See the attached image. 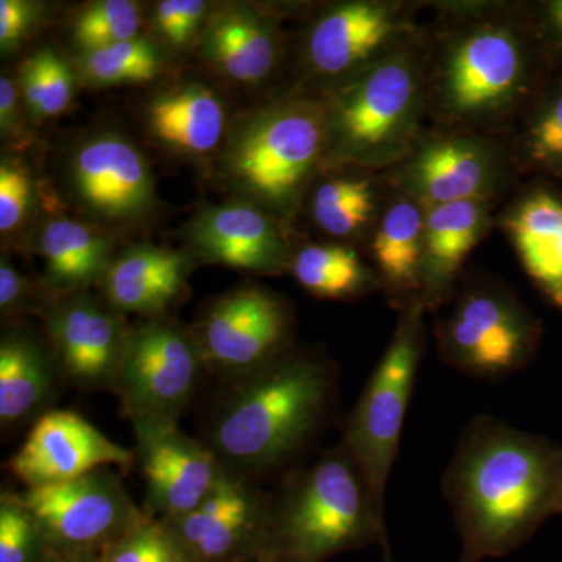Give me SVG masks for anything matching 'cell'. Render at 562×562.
<instances>
[{"label":"cell","instance_id":"18","mask_svg":"<svg viewBox=\"0 0 562 562\" xmlns=\"http://www.w3.org/2000/svg\"><path fill=\"white\" fill-rule=\"evenodd\" d=\"M188 261L179 251L135 247L111 262L103 277L106 299L120 313L158 314L180 297Z\"/></svg>","mask_w":562,"mask_h":562},{"label":"cell","instance_id":"24","mask_svg":"<svg viewBox=\"0 0 562 562\" xmlns=\"http://www.w3.org/2000/svg\"><path fill=\"white\" fill-rule=\"evenodd\" d=\"M40 249L46 260L47 279L57 290H81L103 279L111 265L110 244L101 233L66 217L47 222Z\"/></svg>","mask_w":562,"mask_h":562},{"label":"cell","instance_id":"23","mask_svg":"<svg viewBox=\"0 0 562 562\" xmlns=\"http://www.w3.org/2000/svg\"><path fill=\"white\" fill-rule=\"evenodd\" d=\"M54 362L31 339L9 336L0 344V422L20 424L43 408L57 384Z\"/></svg>","mask_w":562,"mask_h":562},{"label":"cell","instance_id":"37","mask_svg":"<svg viewBox=\"0 0 562 562\" xmlns=\"http://www.w3.org/2000/svg\"><path fill=\"white\" fill-rule=\"evenodd\" d=\"M40 7L25 0H2L0 2V46L2 50H10L25 35L38 20Z\"/></svg>","mask_w":562,"mask_h":562},{"label":"cell","instance_id":"11","mask_svg":"<svg viewBox=\"0 0 562 562\" xmlns=\"http://www.w3.org/2000/svg\"><path fill=\"white\" fill-rule=\"evenodd\" d=\"M135 453L111 441L80 414L44 413L5 468L25 487L69 482L99 469L131 464Z\"/></svg>","mask_w":562,"mask_h":562},{"label":"cell","instance_id":"13","mask_svg":"<svg viewBox=\"0 0 562 562\" xmlns=\"http://www.w3.org/2000/svg\"><path fill=\"white\" fill-rule=\"evenodd\" d=\"M72 183L81 202L106 220L125 221L154 203L149 166L131 140L99 135L74 155Z\"/></svg>","mask_w":562,"mask_h":562},{"label":"cell","instance_id":"31","mask_svg":"<svg viewBox=\"0 0 562 562\" xmlns=\"http://www.w3.org/2000/svg\"><path fill=\"white\" fill-rule=\"evenodd\" d=\"M21 85L25 103L36 117L57 116L72 101V76L50 49L36 52L22 65Z\"/></svg>","mask_w":562,"mask_h":562},{"label":"cell","instance_id":"19","mask_svg":"<svg viewBox=\"0 0 562 562\" xmlns=\"http://www.w3.org/2000/svg\"><path fill=\"white\" fill-rule=\"evenodd\" d=\"M203 57L228 79L257 83L276 63V40L262 18L244 7L211 18L202 40Z\"/></svg>","mask_w":562,"mask_h":562},{"label":"cell","instance_id":"30","mask_svg":"<svg viewBox=\"0 0 562 562\" xmlns=\"http://www.w3.org/2000/svg\"><path fill=\"white\" fill-rule=\"evenodd\" d=\"M375 209L371 184L362 180H330L314 192L313 216L333 236L360 231Z\"/></svg>","mask_w":562,"mask_h":562},{"label":"cell","instance_id":"40","mask_svg":"<svg viewBox=\"0 0 562 562\" xmlns=\"http://www.w3.org/2000/svg\"><path fill=\"white\" fill-rule=\"evenodd\" d=\"M18 91L13 81L3 76L0 79V127L2 133H11L18 122Z\"/></svg>","mask_w":562,"mask_h":562},{"label":"cell","instance_id":"8","mask_svg":"<svg viewBox=\"0 0 562 562\" xmlns=\"http://www.w3.org/2000/svg\"><path fill=\"white\" fill-rule=\"evenodd\" d=\"M136 453L147 487L149 516L171 520L192 512L227 468L216 452L180 430L171 417H133Z\"/></svg>","mask_w":562,"mask_h":562},{"label":"cell","instance_id":"34","mask_svg":"<svg viewBox=\"0 0 562 562\" xmlns=\"http://www.w3.org/2000/svg\"><path fill=\"white\" fill-rule=\"evenodd\" d=\"M44 554L38 525L20 494L0 497V562H40Z\"/></svg>","mask_w":562,"mask_h":562},{"label":"cell","instance_id":"21","mask_svg":"<svg viewBox=\"0 0 562 562\" xmlns=\"http://www.w3.org/2000/svg\"><path fill=\"white\" fill-rule=\"evenodd\" d=\"M150 131L173 149L205 155L216 149L225 128L224 105L202 85L161 92L147 111Z\"/></svg>","mask_w":562,"mask_h":562},{"label":"cell","instance_id":"12","mask_svg":"<svg viewBox=\"0 0 562 562\" xmlns=\"http://www.w3.org/2000/svg\"><path fill=\"white\" fill-rule=\"evenodd\" d=\"M530 346L531 333L522 314L491 292L462 299L443 328L447 362L482 379H497L522 368Z\"/></svg>","mask_w":562,"mask_h":562},{"label":"cell","instance_id":"16","mask_svg":"<svg viewBox=\"0 0 562 562\" xmlns=\"http://www.w3.org/2000/svg\"><path fill=\"white\" fill-rule=\"evenodd\" d=\"M191 243L205 260L241 271L271 273L286 265V249L276 225L249 203L203 211L192 224Z\"/></svg>","mask_w":562,"mask_h":562},{"label":"cell","instance_id":"41","mask_svg":"<svg viewBox=\"0 0 562 562\" xmlns=\"http://www.w3.org/2000/svg\"><path fill=\"white\" fill-rule=\"evenodd\" d=\"M40 562H101L99 553H44Z\"/></svg>","mask_w":562,"mask_h":562},{"label":"cell","instance_id":"7","mask_svg":"<svg viewBox=\"0 0 562 562\" xmlns=\"http://www.w3.org/2000/svg\"><path fill=\"white\" fill-rule=\"evenodd\" d=\"M202 361L187 333L168 322H146L127 331L111 391L128 419H179L198 386Z\"/></svg>","mask_w":562,"mask_h":562},{"label":"cell","instance_id":"25","mask_svg":"<svg viewBox=\"0 0 562 562\" xmlns=\"http://www.w3.org/2000/svg\"><path fill=\"white\" fill-rule=\"evenodd\" d=\"M483 209L475 199L436 205L425 221L424 273L430 290L450 283L479 241Z\"/></svg>","mask_w":562,"mask_h":562},{"label":"cell","instance_id":"9","mask_svg":"<svg viewBox=\"0 0 562 562\" xmlns=\"http://www.w3.org/2000/svg\"><path fill=\"white\" fill-rule=\"evenodd\" d=\"M271 497L227 472L192 512L162 520L199 562H261Z\"/></svg>","mask_w":562,"mask_h":562},{"label":"cell","instance_id":"5","mask_svg":"<svg viewBox=\"0 0 562 562\" xmlns=\"http://www.w3.org/2000/svg\"><path fill=\"white\" fill-rule=\"evenodd\" d=\"M324 135V121L310 106L262 111L244 121L233 135L225 169L255 201L284 209L319 157Z\"/></svg>","mask_w":562,"mask_h":562},{"label":"cell","instance_id":"17","mask_svg":"<svg viewBox=\"0 0 562 562\" xmlns=\"http://www.w3.org/2000/svg\"><path fill=\"white\" fill-rule=\"evenodd\" d=\"M522 72V57L512 35L482 31L462 41L449 66L450 102L460 111H482L505 101Z\"/></svg>","mask_w":562,"mask_h":562},{"label":"cell","instance_id":"3","mask_svg":"<svg viewBox=\"0 0 562 562\" xmlns=\"http://www.w3.org/2000/svg\"><path fill=\"white\" fill-rule=\"evenodd\" d=\"M372 543L386 549L384 509L341 446L271 497L261 562H324Z\"/></svg>","mask_w":562,"mask_h":562},{"label":"cell","instance_id":"2","mask_svg":"<svg viewBox=\"0 0 562 562\" xmlns=\"http://www.w3.org/2000/svg\"><path fill=\"white\" fill-rule=\"evenodd\" d=\"M324 362L286 355L243 376L222 403L210 447L238 473L271 472L291 461L319 431L331 402Z\"/></svg>","mask_w":562,"mask_h":562},{"label":"cell","instance_id":"6","mask_svg":"<svg viewBox=\"0 0 562 562\" xmlns=\"http://www.w3.org/2000/svg\"><path fill=\"white\" fill-rule=\"evenodd\" d=\"M20 497L38 525L44 553H101L147 514L136 508L110 468L29 487Z\"/></svg>","mask_w":562,"mask_h":562},{"label":"cell","instance_id":"27","mask_svg":"<svg viewBox=\"0 0 562 562\" xmlns=\"http://www.w3.org/2000/svg\"><path fill=\"white\" fill-rule=\"evenodd\" d=\"M425 222L409 202L392 205L373 241V255L383 276L401 290L419 286Z\"/></svg>","mask_w":562,"mask_h":562},{"label":"cell","instance_id":"15","mask_svg":"<svg viewBox=\"0 0 562 562\" xmlns=\"http://www.w3.org/2000/svg\"><path fill=\"white\" fill-rule=\"evenodd\" d=\"M414 77L403 61H384L344 92L336 131L350 150L382 146L401 128L414 101Z\"/></svg>","mask_w":562,"mask_h":562},{"label":"cell","instance_id":"35","mask_svg":"<svg viewBox=\"0 0 562 562\" xmlns=\"http://www.w3.org/2000/svg\"><path fill=\"white\" fill-rule=\"evenodd\" d=\"M32 180L18 161L0 165V232L10 233L24 221L32 202Z\"/></svg>","mask_w":562,"mask_h":562},{"label":"cell","instance_id":"22","mask_svg":"<svg viewBox=\"0 0 562 562\" xmlns=\"http://www.w3.org/2000/svg\"><path fill=\"white\" fill-rule=\"evenodd\" d=\"M508 228L531 279L562 308V203L532 195L509 217Z\"/></svg>","mask_w":562,"mask_h":562},{"label":"cell","instance_id":"32","mask_svg":"<svg viewBox=\"0 0 562 562\" xmlns=\"http://www.w3.org/2000/svg\"><path fill=\"white\" fill-rule=\"evenodd\" d=\"M101 562H199L162 520L146 514L99 553Z\"/></svg>","mask_w":562,"mask_h":562},{"label":"cell","instance_id":"29","mask_svg":"<svg viewBox=\"0 0 562 562\" xmlns=\"http://www.w3.org/2000/svg\"><path fill=\"white\" fill-rule=\"evenodd\" d=\"M81 69L94 85L146 83L160 74L161 58L149 41L138 36L85 52Z\"/></svg>","mask_w":562,"mask_h":562},{"label":"cell","instance_id":"42","mask_svg":"<svg viewBox=\"0 0 562 562\" xmlns=\"http://www.w3.org/2000/svg\"><path fill=\"white\" fill-rule=\"evenodd\" d=\"M553 18L557 21V24L562 29V0L561 2L553 3Z\"/></svg>","mask_w":562,"mask_h":562},{"label":"cell","instance_id":"20","mask_svg":"<svg viewBox=\"0 0 562 562\" xmlns=\"http://www.w3.org/2000/svg\"><path fill=\"white\" fill-rule=\"evenodd\" d=\"M394 24L387 11L372 3H347L325 14L310 36V60L324 74L346 72L387 40Z\"/></svg>","mask_w":562,"mask_h":562},{"label":"cell","instance_id":"4","mask_svg":"<svg viewBox=\"0 0 562 562\" xmlns=\"http://www.w3.org/2000/svg\"><path fill=\"white\" fill-rule=\"evenodd\" d=\"M419 362V314L414 312L398 325L344 430V450L383 509Z\"/></svg>","mask_w":562,"mask_h":562},{"label":"cell","instance_id":"28","mask_svg":"<svg viewBox=\"0 0 562 562\" xmlns=\"http://www.w3.org/2000/svg\"><path fill=\"white\" fill-rule=\"evenodd\" d=\"M292 271L306 291L322 299L350 297L369 283L360 257L347 247H305L295 257Z\"/></svg>","mask_w":562,"mask_h":562},{"label":"cell","instance_id":"26","mask_svg":"<svg viewBox=\"0 0 562 562\" xmlns=\"http://www.w3.org/2000/svg\"><path fill=\"white\" fill-rule=\"evenodd\" d=\"M414 179L435 205L471 201L486 183L487 165L471 144L439 143L422 151Z\"/></svg>","mask_w":562,"mask_h":562},{"label":"cell","instance_id":"10","mask_svg":"<svg viewBox=\"0 0 562 562\" xmlns=\"http://www.w3.org/2000/svg\"><path fill=\"white\" fill-rule=\"evenodd\" d=\"M286 333L288 314L279 299L249 286L214 303L194 342L211 368L243 379L279 357Z\"/></svg>","mask_w":562,"mask_h":562},{"label":"cell","instance_id":"39","mask_svg":"<svg viewBox=\"0 0 562 562\" xmlns=\"http://www.w3.org/2000/svg\"><path fill=\"white\" fill-rule=\"evenodd\" d=\"M27 295V283L7 258L0 262V306L3 312L20 308Z\"/></svg>","mask_w":562,"mask_h":562},{"label":"cell","instance_id":"38","mask_svg":"<svg viewBox=\"0 0 562 562\" xmlns=\"http://www.w3.org/2000/svg\"><path fill=\"white\" fill-rule=\"evenodd\" d=\"M532 155L538 160L562 157V98L553 103L532 132Z\"/></svg>","mask_w":562,"mask_h":562},{"label":"cell","instance_id":"33","mask_svg":"<svg viewBox=\"0 0 562 562\" xmlns=\"http://www.w3.org/2000/svg\"><path fill=\"white\" fill-rule=\"evenodd\" d=\"M139 10L128 0L92 3L77 18L74 38L85 52L138 38Z\"/></svg>","mask_w":562,"mask_h":562},{"label":"cell","instance_id":"36","mask_svg":"<svg viewBox=\"0 0 562 562\" xmlns=\"http://www.w3.org/2000/svg\"><path fill=\"white\" fill-rule=\"evenodd\" d=\"M206 3L201 0H165L155 7V24L166 43L187 46L201 25Z\"/></svg>","mask_w":562,"mask_h":562},{"label":"cell","instance_id":"14","mask_svg":"<svg viewBox=\"0 0 562 562\" xmlns=\"http://www.w3.org/2000/svg\"><path fill=\"white\" fill-rule=\"evenodd\" d=\"M55 361L83 390L113 387L127 331L120 319L88 297L63 303L49 317Z\"/></svg>","mask_w":562,"mask_h":562},{"label":"cell","instance_id":"1","mask_svg":"<svg viewBox=\"0 0 562 562\" xmlns=\"http://www.w3.org/2000/svg\"><path fill=\"white\" fill-rule=\"evenodd\" d=\"M460 562L503 558L562 508V454L491 416L469 422L442 480Z\"/></svg>","mask_w":562,"mask_h":562}]
</instances>
